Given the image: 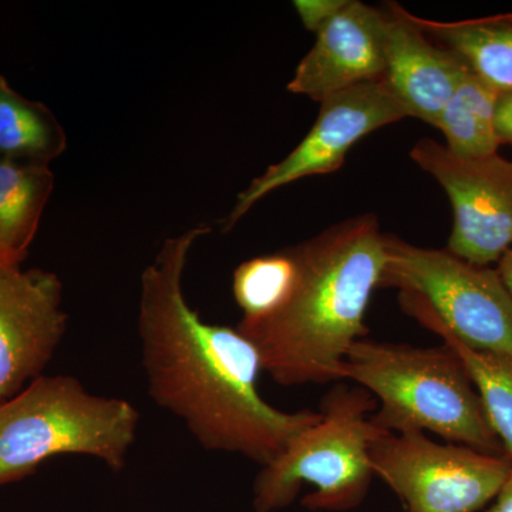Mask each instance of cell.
<instances>
[{
    "mask_svg": "<svg viewBox=\"0 0 512 512\" xmlns=\"http://www.w3.org/2000/svg\"><path fill=\"white\" fill-rule=\"evenodd\" d=\"M53 190L49 165L0 158V245L23 261Z\"/></svg>",
    "mask_w": 512,
    "mask_h": 512,
    "instance_id": "cell-14",
    "label": "cell"
},
{
    "mask_svg": "<svg viewBox=\"0 0 512 512\" xmlns=\"http://www.w3.org/2000/svg\"><path fill=\"white\" fill-rule=\"evenodd\" d=\"M410 158L446 191L453 207L447 251L490 266L512 247V161L493 154L454 156L444 144L421 138Z\"/></svg>",
    "mask_w": 512,
    "mask_h": 512,
    "instance_id": "cell-8",
    "label": "cell"
},
{
    "mask_svg": "<svg viewBox=\"0 0 512 512\" xmlns=\"http://www.w3.org/2000/svg\"><path fill=\"white\" fill-rule=\"evenodd\" d=\"M384 83L407 116L436 126L466 64L423 32L416 16L390 3L383 9Z\"/></svg>",
    "mask_w": 512,
    "mask_h": 512,
    "instance_id": "cell-12",
    "label": "cell"
},
{
    "mask_svg": "<svg viewBox=\"0 0 512 512\" xmlns=\"http://www.w3.org/2000/svg\"><path fill=\"white\" fill-rule=\"evenodd\" d=\"M497 264L498 266L495 271H497L501 282H503L505 289H507L512 298V247L508 249L503 256H501V259Z\"/></svg>",
    "mask_w": 512,
    "mask_h": 512,
    "instance_id": "cell-22",
    "label": "cell"
},
{
    "mask_svg": "<svg viewBox=\"0 0 512 512\" xmlns=\"http://www.w3.org/2000/svg\"><path fill=\"white\" fill-rule=\"evenodd\" d=\"M498 93L466 66L457 89L441 111L436 128L446 138L448 151L457 157L493 156L501 146L494 117Z\"/></svg>",
    "mask_w": 512,
    "mask_h": 512,
    "instance_id": "cell-16",
    "label": "cell"
},
{
    "mask_svg": "<svg viewBox=\"0 0 512 512\" xmlns=\"http://www.w3.org/2000/svg\"><path fill=\"white\" fill-rule=\"evenodd\" d=\"M348 3L349 0H296L293 8L298 12L306 30L319 33Z\"/></svg>",
    "mask_w": 512,
    "mask_h": 512,
    "instance_id": "cell-19",
    "label": "cell"
},
{
    "mask_svg": "<svg viewBox=\"0 0 512 512\" xmlns=\"http://www.w3.org/2000/svg\"><path fill=\"white\" fill-rule=\"evenodd\" d=\"M298 265L292 248L256 256L235 269L232 292L242 320L265 318L278 311L291 295Z\"/></svg>",
    "mask_w": 512,
    "mask_h": 512,
    "instance_id": "cell-18",
    "label": "cell"
},
{
    "mask_svg": "<svg viewBox=\"0 0 512 512\" xmlns=\"http://www.w3.org/2000/svg\"><path fill=\"white\" fill-rule=\"evenodd\" d=\"M485 512H512V470L500 493L494 498L493 503L488 505Z\"/></svg>",
    "mask_w": 512,
    "mask_h": 512,
    "instance_id": "cell-21",
    "label": "cell"
},
{
    "mask_svg": "<svg viewBox=\"0 0 512 512\" xmlns=\"http://www.w3.org/2000/svg\"><path fill=\"white\" fill-rule=\"evenodd\" d=\"M494 127L500 144H512V93L498 94Z\"/></svg>",
    "mask_w": 512,
    "mask_h": 512,
    "instance_id": "cell-20",
    "label": "cell"
},
{
    "mask_svg": "<svg viewBox=\"0 0 512 512\" xmlns=\"http://www.w3.org/2000/svg\"><path fill=\"white\" fill-rule=\"evenodd\" d=\"M443 340L466 369L476 387L488 423L512 461V360L464 345L441 328L430 329Z\"/></svg>",
    "mask_w": 512,
    "mask_h": 512,
    "instance_id": "cell-17",
    "label": "cell"
},
{
    "mask_svg": "<svg viewBox=\"0 0 512 512\" xmlns=\"http://www.w3.org/2000/svg\"><path fill=\"white\" fill-rule=\"evenodd\" d=\"M319 104L318 119L295 150L238 195L224 231L234 228L271 192L312 175L335 173L363 137L409 117L383 79L342 90Z\"/></svg>",
    "mask_w": 512,
    "mask_h": 512,
    "instance_id": "cell-9",
    "label": "cell"
},
{
    "mask_svg": "<svg viewBox=\"0 0 512 512\" xmlns=\"http://www.w3.org/2000/svg\"><path fill=\"white\" fill-rule=\"evenodd\" d=\"M292 252L298 274L289 298L265 318L241 319L237 329L281 386L342 382L350 349L367 338V308L386 262L384 234L376 215H359Z\"/></svg>",
    "mask_w": 512,
    "mask_h": 512,
    "instance_id": "cell-2",
    "label": "cell"
},
{
    "mask_svg": "<svg viewBox=\"0 0 512 512\" xmlns=\"http://www.w3.org/2000/svg\"><path fill=\"white\" fill-rule=\"evenodd\" d=\"M379 288L396 289L400 308L423 328H441L470 348L512 360V298L495 269L447 249L417 247L384 234Z\"/></svg>",
    "mask_w": 512,
    "mask_h": 512,
    "instance_id": "cell-6",
    "label": "cell"
},
{
    "mask_svg": "<svg viewBox=\"0 0 512 512\" xmlns=\"http://www.w3.org/2000/svg\"><path fill=\"white\" fill-rule=\"evenodd\" d=\"M376 409L375 397L363 387L336 383L323 397L318 423L259 471L256 512L288 507L303 484L315 487L302 501L311 510L346 511L362 503L373 478L370 446L386 433L370 419Z\"/></svg>",
    "mask_w": 512,
    "mask_h": 512,
    "instance_id": "cell-5",
    "label": "cell"
},
{
    "mask_svg": "<svg viewBox=\"0 0 512 512\" xmlns=\"http://www.w3.org/2000/svg\"><path fill=\"white\" fill-rule=\"evenodd\" d=\"M66 148L67 134L55 114L0 76V158L49 165Z\"/></svg>",
    "mask_w": 512,
    "mask_h": 512,
    "instance_id": "cell-15",
    "label": "cell"
},
{
    "mask_svg": "<svg viewBox=\"0 0 512 512\" xmlns=\"http://www.w3.org/2000/svg\"><path fill=\"white\" fill-rule=\"evenodd\" d=\"M211 228L200 225L165 239L141 275L138 335L148 394L183 420L208 451L274 461L303 430L320 420L312 410L284 412L258 392L261 357L237 328L201 319L184 292L195 244Z\"/></svg>",
    "mask_w": 512,
    "mask_h": 512,
    "instance_id": "cell-1",
    "label": "cell"
},
{
    "mask_svg": "<svg viewBox=\"0 0 512 512\" xmlns=\"http://www.w3.org/2000/svg\"><path fill=\"white\" fill-rule=\"evenodd\" d=\"M416 20L424 33L454 53L491 89L512 93V13L458 22L417 16Z\"/></svg>",
    "mask_w": 512,
    "mask_h": 512,
    "instance_id": "cell-13",
    "label": "cell"
},
{
    "mask_svg": "<svg viewBox=\"0 0 512 512\" xmlns=\"http://www.w3.org/2000/svg\"><path fill=\"white\" fill-rule=\"evenodd\" d=\"M138 423L140 413L127 400L87 392L72 376H39L0 404V485L62 454L123 470Z\"/></svg>",
    "mask_w": 512,
    "mask_h": 512,
    "instance_id": "cell-4",
    "label": "cell"
},
{
    "mask_svg": "<svg viewBox=\"0 0 512 512\" xmlns=\"http://www.w3.org/2000/svg\"><path fill=\"white\" fill-rule=\"evenodd\" d=\"M23 259H20L19 256L12 254L8 249H5L0 245V266L2 265H20L22 264Z\"/></svg>",
    "mask_w": 512,
    "mask_h": 512,
    "instance_id": "cell-23",
    "label": "cell"
},
{
    "mask_svg": "<svg viewBox=\"0 0 512 512\" xmlns=\"http://www.w3.org/2000/svg\"><path fill=\"white\" fill-rule=\"evenodd\" d=\"M53 272L0 266V404L22 392L49 365L69 316Z\"/></svg>",
    "mask_w": 512,
    "mask_h": 512,
    "instance_id": "cell-10",
    "label": "cell"
},
{
    "mask_svg": "<svg viewBox=\"0 0 512 512\" xmlns=\"http://www.w3.org/2000/svg\"><path fill=\"white\" fill-rule=\"evenodd\" d=\"M369 457L373 476L392 488L406 512L484 510L512 470L507 456L437 443L423 431H386Z\"/></svg>",
    "mask_w": 512,
    "mask_h": 512,
    "instance_id": "cell-7",
    "label": "cell"
},
{
    "mask_svg": "<svg viewBox=\"0 0 512 512\" xmlns=\"http://www.w3.org/2000/svg\"><path fill=\"white\" fill-rule=\"evenodd\" d=\"M383 9L349 0L330 20L296 67L288 92L318 101L332 94L382 80L384 74Z\"/></svg>",
    "mask_w": 512,
    "mask_h": 512,
    "instance_id": "cell-11",
    "label": "cell"
},
{
    "mask_svg": "<svg viewBox=\"0 0 512 512\" xmlns=\"http://www.w3.org/2000/svg\"><path fill=\"white\" fill-rule=\"evenodd\" d=\"M377 402L373 423L390 433L430 431L451 444L505 456L483 403L460 359L448 346L417 348L362 339L342 367Z\"/></svg>",
    "mask_w": 512,
    "mask_h": 512,
    "instance_id": "cell-3",
    "label": "cell"
}]
</instances>
